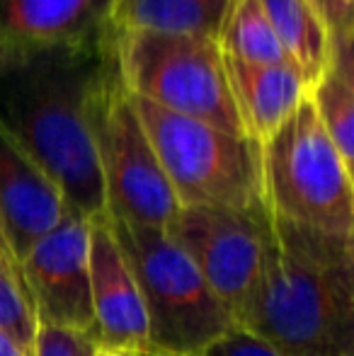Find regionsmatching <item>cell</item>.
I'll return each instance as SVG.
<instances>
[{"label": "cell", "instance_id": "6da1fadb", "mask_svg": "<svg viewBox=\"0 0 354 356\" xmlns=\"http://www.w3.org/2000/svg\"><path fill=\"white\" fill-rule=\"evenodd\" d=\"M114 71V34L78 47L0 51V124L86 218L104 213L95 104Z\"/></svg>", "mask_w": 354, "mask_h": 356}, {"label": "cell", "instance_id": "7a4b0ae2", "mask_svg": "<svg viewBox=\"0 0 354 356\" xmlns=\"http://www.w3.org/2000/svg\"><path fill=\"white\" fill-rule=\"evenodd\" d=\"M236 327L284 356H354V238L272 216L265 269Z\"/></svg>", "mask_w": 354, "mask_h": 356}, {"label": "cell", "instance_id": "3957f363", "mask_svg": "<svg viewBox=\"0 0 354 356\" xmlns=\"http://www.w3.org/2000/svg\"><path fill=\"white\" fill-rule=\"evenodd\" d=\"M109 225L141 291L148 318V352L202 356L218 337L236 327L194 262L166 228L117 218H109Z\"/></svg>", "mask_w": 354, "mask_h": 356}, {"label": "cell", "instance_id": "277c9868", "mask_svg": "<svg viewBox=\"0 0 354 356\" xmlns=\"http://www.w3.org/2000/svg\"><path fill=\"white\" fill-rule=\"evenodd\" d=\"M260 175L269 216L354 238L352 170L340 158L308 97L260 143Z\"/></svg>", "mask_w": 354, "mask_h": 356}, {"label": "cell", "instance_id": "5b68a950", "mask_svg": "<svg viewBox=\"0 0 354 356\" xmlns=\"http://www.w3.org/2000/svg\"><path fill=\"white\" fill-rule=\"evenodd\" d=\"M131 97V95H129ZM179 209H255L262 202L260 143L131 97Z\"/></svg>", "mask_w": 354, "mask_h": 356}, {"label": "cell", "instance_id": "8992f818", "mask_svg": "<svg viewBox=\"0 0 354 356\" xmlns=\"http://www.w3.org/2000/svg\"><path fill=\"white\" fill-rule=\"evenodd\" d=\"M122 88L168 112L246 136L223 66L218 39L194 34H114Z\"/></svg>", "mask_w": 354, "mask_h": 356}, {"label": "cell", "instance_id": "52a82bcc", "mask_svg": "<svg viewBox=\"0 0 354 356\" xmlns=\"http://www.w3.org/2000/svg\"><path fill=\"white\" fill-rule=\"evenodd\" d=\"M95 141L104 184V213L124 223L168 228L179 204L117 71L95 104Z\"/></svg>", "mask_w": 354, "mask_h": 356}, {"label": "cell", "instance_id": "ba28073f", "mask_svg": "<svg viewBox=\"0 0 354 356\" xmlns=\"http://www.w3.org/2000/svg\"><path fill=\"white\" fill-rule=\"evenodd\" d=\"M166 230L187 252L236 325L260 282L272 245L267 207L179 209Z\"/></svg>", "mask_w": 354, "mask_h": 356}, {"label": "cell", "instance_id": "9c48e42d", "mask_svg": "<svg viewBox=\"0 0 354 356\" xmlns=\"http://www.w3.org/2000/svg\"><path fill=\"white\" fill-rule=\"evenodd\" d=\"M39 325L95 334L90 300V218L68 209L19 264Z\"/></svg>", "mask_w": 354, "mask_h": 356}, {"label": "cell", "instance_id": "30bf717a", "mask_svg": "<svg viewBox=\"0 0 354 356\" xmlns=\"http://www.w3.org/2000/svg\"><path fill=\"white\" fill-rule=\"evenodd\" d=\"M90 300L99 347L148 352V318L107 213L90 218Z\"/></svg>", "mask_w": 354, "mask_h": 356}, {"label": "cell", "instance_id": "8fae6325", "mask_svg": "<svg viewBox=\"0 0 354 356\" xmlns=\"http://www.w3.org/2000/svg\"><path fill=\"white\" fill-rule=\"evenodd\" d=\"M66 211L68 204L51 177L0 124V233L17 269Z\"/></svg>", "mask_w": 354, "mask_h": 356}, {"label": "cell", "instance_id": "7c38bea8", "mask_svg": "<svg viewBox=\"0 0 354 356\" xmlns=\"http://www.w3.org/2000/svg\"><path fill=\"white\" fill-rule=\"evenodd\" d=\"M112 0H0V51L78 47L112 37Z\"/></svg>", "mask_w": 354, "mask_h": 356}, {"label": "cell", "instance_id": "4fadbf2b", "mask_svg": "<svg viewBox=\"0 0 354 356\" xmlns=\"http://www.w3.org/2000/svg\"><path fill=\"white\" fill-rule=\"evenodd\" d=\"M233 107L250 141L262 143L308 97V83L293 63L255 66L223 54Z\"/></svg>", "mask_w": 354, "mask_h": 356}, {"label": "cell", "instance_id": "5bb4252c", "mask_svg": "<svg viewBox=\"0 0 354 356\" xmlns=\"http://www.w3.org/2000/svg\"><path fill=\"white\" fill-rule=\"evenodd\" d=\"M231 0H112L114 34H194L218 39Z\"/></svg>", "mask_w": 354, "mask_h": 356}, {"label": "cell", "instance_id": "9a60e30c", "mask_svg": "<svg viewBox=\"0 0 354 356\" xmlns=\"http://www.w3.org/2000/svg\"><path fill=\"white\" fill-rule=\"evenodd\" d=\"M313 109L323 129L335 143L340 158L352 170L354 163V78H352V37L332 39L330 63L318 83L308 90Z\"/></svg>", "mask_w": 354, "mask_h": 356}, {"label": "cell", "instance_id": "2e32d148", "mask_svg": "<svg viewBox=\"0 0 354 356\" xmlns=\"http://www.w3.org/2000/svg\"><path fill=\"white\" fill-rule=\"evenodd\" d=\"M260 5L284 54L311 90L330 63L332 39L328 27L303 0H260Z\"/></svg>", "mask_w": 354, "mask_h": 356}, {"label": "cell", "instance_id": "e0dca14e", "mask_svg": "<svg viewBox=\"0 0 354 356\" xmlns=\"http://www.w3.org/2000/svg\"><path fill=\"white\" fill-rule=\"evenodd\" d=\"M218 47L226 56L255 66L291 63L269 24L260 0H231L218 32Z\"/></svg>", "mask_w": 354, "mask_h": 356}, {"label": "cell", "instance_id": "ac0fdd59", "mask_svg": "<svg viewBox=\"0 0 354 356\" xmlns=\"http://www.w3.org/2000/svg\"><path fill=\"white\" fill-rule=\"evenodd\" d=\"M37 315L29 303L19 272L0 257V332H5L27 356H34Z\"/></svg>", "mask_w": 354, "mask_h": 356}, {"label": "cell", "instance_id": "d6986e66", "mask_svg": "<svg viewBox=\"0 0 354 356\" xmlns=\"http://www.w3.org/2000/svg\"><path fill=\"white\" fill-rule=\"evenodd\" d=\"M97 339L90 332L39 325L34 339V356H95Z\"/></svg>", "mask_w": 354, "mask_h": 356}, {"label": "cell", "instance_id": "ffe728a7", "mask_svg": "<svg viewBox=\"0 0 354 356\" xmlns=\"http://www.w3.org/2000/svg\"><path fill=\"white\" fill-rule=\"evenodd\" d=\"M202 356H284L272 344L241 327H231L223 337H218Z\"/></svg>", "mask_w": 354, "mask_h": 356}, {"label": "cell", "instance_id": "44dd1931", "mask_svg": "<svg viewBox=\"0 0 354 356\" xmlns=\"http://www.w3.org/2000/svg\"><path fill=\"white\" fill-rule=\"evenodd\" d=\"M303 3H306L308 8L321 17V22L325 24L328 32H330V39L335 37L337 34V15H335V5H332V0H303Z\"/></svg>", "mask_w": 354, "mask_h": 356}, {"label": "cell", "instance_id": "7402d4cb", "mask_svg": "<svg viewBox=\"0 0 354 356\" xmlns=\"http://www.w3.org/2000/svg\"><path fill=\"white\" fill-rule=\"evenodd\" d=\"M332 5H335V15H337V34L335 37H350V34H354V22H352L354 0H332Z\"/></svg>", "mask_w": 354, "mask_h": 356}, {"label": "cell", "instance_id": "603a6c76", "mask_svg": "<svg viewBox=\"0 0 354 356\" xmlns=\"http://www.w3.org/2000/svg\"><path fill=\"white\" fill-rule=\"evenodd\" d=\"M0 356H27L5 332H0Z\"/></svg>", "mask_w": 354, "mask_h": 356}, {"label": "cell", "instance_id": "cb8c5ba5", "mask_svg": "<svg viewBox=\"0 0 354 356\" xmlns=\"http://www.w3.org/2000/svg\"><path fill=\"white\" fill-rule=\"evenodd\" d=\"M95 356H143L141 352H134V349H112V347H99L97 344V352Z\"/></svg>", "mask_w": 354, "mask_h": 356}, {"label": "cell", "instance_id": "d4e9b609", "mask_svg": "<svg viewBox=\"0 0 354 356\" xmlns=\"http://www.w3.org/2000/svg\"><path fill=\"white\" fill-rule=\"evenodd\" d=\"M0 257H3V259H8V262L13 264L15 269H17V264H15V259L10 257V250H8V245H5V238H3V233H0ZM17 272H19V269H17Z\"/></svg>", "mask_w": 354, "mask_h": 356}, {"label": "cell", "instance_id": "484cf974", "mask_svg": "<svg viewBox=\"0 0 354 356\" xmlns=\"http://www.w3.org/2000/svg\"><path fill=\"white\" fill-rule=\"evenodd\" d=\"M143 356H161V354H151V352H146V354H143Z\"/></svg>", "mask_w": 354, "mask_h": 356}]
</instances>
